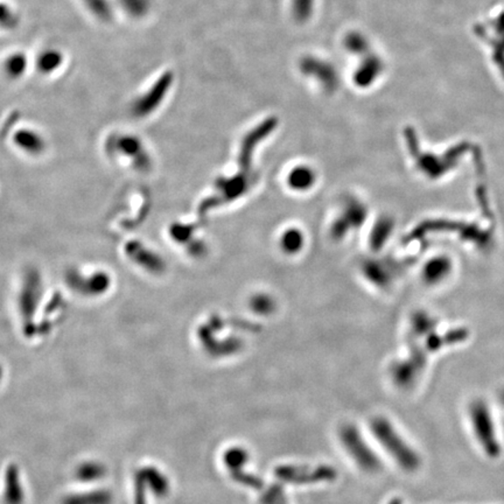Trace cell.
<instances>
[{
	"mask_svg": "<svg viewBox=\"0 0 504 504\" xmlns=\"http://www.w3.org/2000/svg\"><path fill=\"white\" fill-rule=\"evenodd\" d=\"M372 432L376 434L378 441L384 446L385 451L391 455L405 472H416L419 468L420 456L412 446L398 433L396 427L385 418H377L372 423Z\"/></svg>",
	"mask_w": 504,
	"mask_h": 504,
	"instance_id": "1",
	"label": "cell"
},
{
	"mask_svg": "<svg viewBox=\"0 0 504 504\" xmlns=\"http://www.w3.org/2000/svg\"><path fill=\"white\" fill-rule=\"evenodd\" d=\"M469 416L476 440L490 458L500 454V444L489 406L483 400H475L469 406Z\"/></svg>",
	"mask_w": 504,
	"mask_h": 504,
	"instance_id": "2",
	"label": "cell"
},
{
	"mask_svg": "<svg viewBox=\"0 0 504 504\" xmlns=\"http://www.w3.org/2000/svg\"><path fill=\"white\" fill-rule=\"evenodd\" d=\"M173 80L171 73H164L160 78L155 80V83L133 104L132 111L138 117H145L150 115L154 108H157L164 101L166 92L169 90Z\"/></svg>",
	"mask_w": 504,
	"mask_h": 504,
	"instance_id": "3",
	"label": "cell"
},
{
	"mask_svg": "<svg viewBox=\"0 0 504 504\" xmlns=\"http://www.w3.org/2000/svg\"><path fill=\"white\" fill-rule=\"evenodd\" d=\"M343 438L346 439L350 453L355 456L354 458H356V461L362 465V468L367 469L369 472H374L379 468V460L371 451L369 446L362 440V438L358 435L356 430H353V428L346 430Z\"/></svg>",
	"mask_w": 504,
	"mask_h": 504,
	"instance_id": "4",
	"label": "cell"
},
{
	"mask_svg": "<svg viewBox=\"0 0 504 504\" xmlns=\"http://www.w3.org/2000/svg\"><path fill=\"white\" fill-rule=\"evenodd\" d=\"M301 69L304 74L316 78L325 89H334L335 88V70L326 61L307 57L301 63Z\"/></svg>",
	"mask_w": 504,
	"mask_h": 504,
	"instance_id": "5",
	"label": "cell"
},
{
	"mask_svg": "<svg viewBox=\"0 0 504 504\" xmlns=\"http://www.w3.org/2000/svg\"><path fill=\"white\" fill-rule=\"evenodd\" d=\"M14 143L20 147L21 150L29 154H40L45 150L46 143L38 133L33 130H19L14 134Z\"/></svg>",
	"mask_w": 504,
	"mask_h": 504,
	"instance_id": "6",
	"label": "cell"
},
{
	"mask_svg": "<svg viewBox=\"0 0 504 504\" xmlns=\"http://www.w3.org/2000/svg\"><path fill=\"white\" fill-rule=\"evenodd\" d=\"M63 59H64V57H63L62 52L57 50V49L45 50L41 55L38 56V70L43 74L52 73L62 64Z\"/></svg>",
	"mask_w": 504,
	"mask_h": 504,
	"instance_id": "7",
	"label": "cell"
},
{
	"mask_svg": "<svg viewBox=\"0 0 504 504\" xmlns=\"http://www.w3.org/2000/svg\"><path fill=\"white\" fill-rule=\"evenodd\" d=\"M28 59L22 52L10 55L5 62V71L12 78H18L27 69Z\"/></svg>",
	"mask_w": 504,
	"mask_h": 504,
	"instance_id": "8",
	"label": "cell"
},
{
	"mask_svg": "<svg viewBox=\"0 0 504 504\" xmlns=\"http://www.w3.org/2000/svg\"><path fill=\"white\" fill-rule=\"evenodd\" d=\"M88 8L94 17L101 21H110L113 15L111 6L108 0H83Z\"/></svg>",
	"mask_w": 504,
	"mask_h": 504,
	"instance_id": "9",
	"label": "cell"
},
{
	"mask_svg": "<svg viewBox=\"0 0 504 504\" xmlns=\"http://www.w3.org/2000/svg\"><path fill=\"white\" fill-rule=\"evenodd\" d=\"M119 4L122 10L133 18L146 15L150 8V0H119Z\"/></svg>",
	"mask_w": 504,
	"mask_h": 504,
	"instance_id": "10",
	"label": "cell"
},
{
	"mask_svg": "<svg viewBox=\"0 0 504 504\" xmlns=\"http://www.w3.org/2000/svg\"><path fill=\"white\" fill-rule=\"evenodd\" d=\"M20 22L19 15L7 4L0 3V26L7 29H13Z\"/></svg>",
	"mask_w": 504,
	"mask_h": 504,
	"instance_id": "11",
	"label": "cell"
},
{
	"mask_svg": "<svg viewBox=\"0 0 504 504\" xmlns=\"http://www.w3.org/2000/svg\"><path fill=\"white\" fill-rule=\"evenodd\" d=\"M314 6V0H293L292 10L298 21L307 20L311 17Z\"/></svg>",
	"mask_w": 504,
	"mask_h": 504,
	"instance_id": "12",
	"label": "cell"
},
{
	"mask_svg": "<svg viewBox=\"0 0 504 504\" xmlns=\"http://www.w3.org/2000/svg\"><path fill=\"white\" fill-rule=\"evenodd\" d=\"M500 402L504 405V391L502 392V395H500Z\"/></svg>",
	"mask_w": 504,
	"mask_h": 504,
	"instance_id": "13",
	"label": "cell"
}]
</instances>
